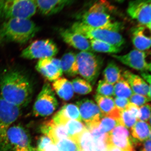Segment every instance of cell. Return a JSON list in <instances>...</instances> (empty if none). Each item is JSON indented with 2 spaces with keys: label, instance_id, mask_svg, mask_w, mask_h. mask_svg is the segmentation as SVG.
<instances>
[{
  "label": "cell",
  "instance_id": "1",
  "mask_svg": "<svg viewBox=\"0 0 151 151\" xmlns=\"http://www.w3.org/2000/svg\"><path fill=\"white\" fill-rule=\"evenodd\" d=\"M0 90L3 99L21 108L30 102L33 86L29 77L22 71L10 69L0 75Z\"/></svg>",
  "mask_w": 151,
  "mask_h": 151
},
{
  "label": "cell",
  "instance_id": "2",
  "mask_svg": "<svg viewBox=\"0 0 151 151\" xmlns=\"http://www.w3.org/2000/svg\"><path fill=\"white\" fill-rule=\"evenodd\" d=\"M39 30L40 27L30 19L14 18L7 20L0 24V43H26Z\"/></svg>",
  "mask_w": 151,
  "mask_h": 151
},
{
  "label": "cell",
  "instance_id": "3",
  "mask_svg": "<svg viewBox=\"0 0 151 151\" xmlns=\"http://www.w3.org/2000/svg\"><path fill=\"white\" fill-rule=\"evenodd\" d=\"M107 6L101 1L95 3L81 14L79 22L91 27L119 32L122 24L113 20Z\"/></svg>",
  "mask_w": 151,
  "mask_h": 151
},
{
  "label": "cell",
  "instance_id": "4",
  "mask_svg": "<svg viewBox=\"0 0 151 151\" xmlns=\"http://www.w3.org/2000/svg\"><path fill=\"white\" fill-rule=\"evenodd\" d=\"M77 75L94 85L103 66V60L92 51H81L76 54Z\"/></svg>",
  "mask_w": 151,
  "mask_h": 151
},
{
  "label": "cell",
  "instance_id": "5",
  "mask_svg": "<svg viewBox=\"0 0 151 151\" xmlns=\"http://www.w3.org/2000/svg\"><path fill=\"white\" fill-rule=\"evenodd\" d=\"M37 10L35 0L17 1L0 0V20L30 19Z\"/></svg>",
  "mask_w": 151,
  "mask_h": 151
},
{
  "label": "cell",
  "instance_id": "6",
  "mask_svg": "<svg viewBox=\"0 0 151 151\" xmlns=\"http://www.w3.org/2000/svg\"><path fill=\"white\" fill-rule=\"evenodd\" d=\"M70 29L89 40L101 41L119 47H122L125 43L124 38L119 32L91 27L80 22L74 23Z\"/></svg>",
  "mask_w": 151,
  "mask_h": 151
},
{
  "label": "cell",
  "instance_id": "7",
  "mask_svg": "<svg viewBox=\"0 0 151 151\" xmlns=\"http://www.w3.org/2000/svg\"><path fill=\"white\" fill-rule=\"evenodd\" d=\"M21 114L20 108L6 101L0 95V151H10L7 132Z\"/></svg>",
  "mask_w": 151,
  "mask_h": 151
},
{
  "label": "cell",
  "instance_id": "8",
  "mask_svg": "<svg viewBox=\"0 0 151 151\" xmlns=\"http://www.w3.org/2000/svg\"><path fill=\"white\" fill-rule=\"evenodd\" d=\"M58 106V102L53 89L49 83H45L34 105V115L36 117L50 116L56 110Z\"/></svg>",
  "mask_w": 151,
  "mask_h": 151
},
{
  "label": "cell",
  "instance_id": "9",
  "mask_svg": "<svg viewBox=\"0 0 151 151\" xmlns=\"http://www.w3.org/2000/svg\"><path fill=\"white\" fill-rule=\"evenodd\" d=\"M58 47L53 40L44 39L36 40L24 49L21 56L27 59L52 58L58 52Z\"/></svg>",
  "mask_w": 151,
  "mask_h": 151
},
{
  "label": "cell",
  "instance_id": "10",
  "mask_svg": "<svg viewBox=\"0 0 151 151\" xmlns=\"http://www.w3.org/2000/svg\"><path fill=\"white\" fill-rule=\"evenodd\" d=\"M7 135L10 151H32L29 133L22 126H11Z\"/></svg>",
  "mask_w": 151,
  "mask_h": 151
},
{
  "label": "cell",
  "instance_id": "11",
  "mask_svg": "<svg viewBox=\"0 0 151 151\" xmlns=\"http://www.w3.org/2000/svg\"><path fill=\"white\" fill-rule=\"evenodd\" d=\"M81 121L86 124V129L99 126L103 117L100 108L93 100L84 98L76 102Z\"/></svg>",
  "mask_w": 151,
  "mask_h": 151
},
{
  "label": "cell",
  "instance_id": "12",
  "mask_svg": "<svg viewBox=\"0 0 151 151\" xmlns=\"http://www.w3.org/2000/svg\"><path fill=\"white\" fill-rule=\"evenodd\" d=\"M148 54V52L134 49L124 55L113 54L112 56L131 68L142 72H148L151 70L150 63L147 60Z\"/></svg>",
  "mask_w": 151,
  "mask_h": 151
},
{
  "label": "cell",
  "instance_id": "13",
  "mask_svg": "<svg viewBox=\"0 0 151 151\" xmlns=\"http://www.w3.org/2000/svg\"><path fill=\"white\" fill-rule=\"evenodd\" d=\"M127 13L140 25L151 30V0H133L129 3Z\"/></svg>",
  "mask_w": 151,
  "mask_h": 151
},
{
  "label": "cell",
  "instance_id": "14",
  "mask_svg": "<svg viewBox=\"0 0 151 151\" xmlns=\"http://www.w3.org/2000/svg\"><path fill=\"white\" fill-rule=\"evenodd\" d=\"M35 68L42 76L50 81L60 78L63 73L60 60L53 57L39 59Z\"/></svg>",
  "mask_w": 151,
  "mask_h": 151
},
{
  "label": "cell",
  "instance_id": "15",
  "mask_svg": "<svg viewBox=\"0 0 151 151\" xmlns=\"http://www.w3.org/2000/svg\"><path fill=\"white\" fill-rule=\"evenodd\" d=\"M60 35L64 42L73 48L81 51H92L88 39L70 29H62Z\"/></svg>",
  "mask_w": 151,
  "mask_h": 151
},
{
  "label": "cell",
  "instance_id": "16",
  "mask_svg": "<svg viewBox=\"0 0 151 151\" xmlns=\"http://www.w3.org/2000/svg\"><path fill=\"white\" fill-rule=\"evenodd\" d=\"M75 0H35L37 10L43 15L50 16L62 11Z\"/></svg>",
  "mask_w": 151,
  "mask_h": 151
},
{
  "label": "cell",
  "instance_id": "17",
  "mask_svg": "<svg viewBox=\"0 0 151 151\" xmlns=\"http://www.w3.org/2000/svg\"><path fill=\"white\" fill-rule=\"evenodd\" d=\"M40 129L42 134L48 137L55 145L60 139L69 138L64 125L55 124L52 119L44 122Z\"/></svg>",
  "mask_w": 151,
  "mask_h": 151
},
{
  "label": "cell",
  "instance_id": "18",
  "mask_svg": "<svg viewBox=\"0 0 151 151\" xmlns=\"http://www.w3.org/2000/svg\"><path fill=\"white\" fill-rule=\"evenodd\" d=\"M122 76L129 84L134 93L151 98V85L148 84L142 77L128 70L124 71Z\"/></svg>",
  "mask_w": 151,
  "mask_h": 151
},
{
  "label": "cell",
  "instance_id": "19",
  "mask_svg": "<svg viewBox=\"0 0 151 151\" xmlns=\"http://www.w3.org/2000/svg\"><path fill=\"white\" fill-rule=\"evenodd\" d=\"M94 100L100 108L103 117L108 116L116 119L119 122L121 111L116 108L114 99L111 97H106L96 94Z\"/></svg>",
  "mask_w": 151,
  "mask_h": 151
},
{
  "label": "cell",
  "instance_id": "20",
  "mask_svg": "<svg viewBox=\"0 0 151 151\" xmlns=\"http://www.w3.org/2000/svg\"><path fill=\"white\" fill-rule=\"evenodd\" d=\"M150 29L145 27L139 25L134 28L132 31V43L136 49L140 51H147L150 48V35H148Z\"/></svg>",
  "mask_w": 151,
  "mask_h": 151
},
{
  "label": "cell",
  "instance_id": "21",
  "mask_svg": "<svg viewBox=\"0 0 151 151\" xmlns=\"http://www.w3.org/2000/svg\"><path fill=\"white\" fill-rule=\"evenodd\" d=\"M52 119L55 124L63 125H65L69 120L81 122L78 107L73 104H67L63 105Z\"/></svg>",
  "mask_w": 151,
  "mask_h": 151
},
{
  "label": "cell",
  "instance_id": "22",
  "mask_svg": "<svg viewBox=\"0 0 151 151\" xmlns=\"http://www.w3.org/2000/svg\"><path fill=\"white\" fill-rule=\"evenodd\" d=\"M52 86V89L62 100L68 101L73 97L74 91L72 84L67 78H58L53 81Z\"/></svg>",
  "mask_w": 151,
  "mask_h": 151
},
{
  "label": "cell",
  "instance_id": "23",
  "mask_svg": "<svg viewBox=\"0 0 151 151\" xmlns=\"http://www.w3.org/2000/svg\"><path fill=\"white\" fill-rule=\"evenodd\" d=\"M63 73L68 76L77 75L76 63V54L69 52L63 55L60 60Z\"/></svg>",
  "mask_w": 151,
  "mask_h": 151
},
{
  "label": "cell",
  "instance_id": "24",
  "mask_svg": "<svg viewBox=\"0 0 151 151\" xmlns=\"http://www.w3.org/2000/svg\"><path fill=\"white\" fill-rule=\"evenodd\" d=\"M133 137L139 142L150 139V126L146 122L138 121L131 129Z\"/></svg>",
  "mask_w": 151,
  "mask_h": 151
},
{
  "label": "cell",
  "instance_id": "25",
  "mask_svg": "<svg viewBox=\"0 0 151 151\" xmlns=\"http://www.w3.org/2000/svg\"><path fill=\"white\" fill-rule=\"evenodd\" d=\"M104 80L114 85L122 77V70L113 61L108 63L103 70Z\"/></svg>",
  "mask_w": 151,
  "mask_h": 151
},
{
  "label": "cell",
  "instance_id": "26",
  "mask_svg": "<svg viewBox=\"0 0 151 151\" xmlns=\"http://www.w3.org/2000/svg\"><path fill=\"white\" fill-rule=\"evenodd\" d=\"M69 138L76 141L77 138L84 132L86 129V126L80 121L69 120L64 125Z\"/></svg>",
  "mask_w": 151,
  "mask_h": 151
},
{
  "label": "cell",
  "instance_id": "27",
  "mask_svg": "<svg viewBox=\"0 0 151 151\" xmlns=\"http://www.w3.org/2000/svg\"><path fill=\"white\" fill-rule=\"evenodd\" d=\"M89 40L92 51L116 54L119 53L122 50L121 47L115 46L105 42L96 40Z\"/></svg>",
  "mask_w": 151,
  "mask_h": 151
},
{
  "label": "cell",
  "instance_id": "28",
  "mask_svg": "<svg viewBox=\"0 0 151 151\" xmlns=\"http://www.w3.org/2000/svg\"><path fill=\"white\" fill-rule=\"evenodd\" d=\"M114 96L119 98L129 99L134 93L129 84L122 76L114 84Z\"/></svg>",
  "mask_w": 151,
  "mask_h": 151
},
{
  "label": "cell",
  "instance_id": "29",
  "mask_svg": "<svg viewBox=\"0 0 151 151\" xmlns=\"http://www.w3.org/2000/svg\"><path fill=\"white\" fill-rule=\"evenodd\" d=\"M80 151H97L94 140L88 130L86 129L76 139Z\"/></svg>",
  "mask_w": 151,
  "mask_h": 151
},
{
  "label": "cell",
  "instance_id": "30",
  "mask_svg": "<svg viewBox=\"0 0 151 151\" xmlns=\"http://www.w3.org/2000/svg\"><path fill=\"white\" fill-rule=\"evenodd\" d=\"M71 82L73 91L77 94L85 95L92 92V85L83 78L76 77Z\"/></svg>",
  "mask_w": 151,
  "mask_h": 151
},
{
  "label": "cell",
  "instance_id": "31",
  "mask_svg": "<svg viewBox=\"0 0 151 151\" xmlns=\"http://www.w3.org/2000/svg\"><path fill=\"white\" fill-rule=\"evenodd\" d=\"M60 151H80L78 144L70 138H65L55 144Z\"/></svg>",
  "mask_w": 151,
  "mask_h": 151
},
{
  "label": "cell",
  "instance_id": "32",
  "mask_svg": "<svg viewBox=\"0 0 151 151\" xmlns=\"http://www.w3.org/2000/svg\"><path fill=\"white\" fill-rule=\"evenodd\" d=\"M100 121L99 130L102 133H109L118 125H120L119 122L112 117L104 116Z\"/></svg>",
  "mask_w": 151,
  "mask_h": 151
},
{
  "label": "cell",
  "instance_id": "33",
  "mask_svg": "<svg viewBox=\"0 0 151 151\" xmlns=\"http://www.w3.org/2000/svg\"><path fill=\"white\" fill-rule=\"evenodd\" d=\"M97 94L106 97L114 96V85L110 84L105 80H100L97 85Z\"/></svg>",
  "mask_w": 151,
  "mask_h": 151
},
{
  "label": "cell",
  "instance_id": "34",
  "mask_svg": "<svg viewBox=\"0 0 151 151\" xmlns=\"http://www.w3.org/2000/svg\"><path fill=\"white\" fill-rule=\"evenodd\" d=\"M138 120L129 111H121L119 123L120 125L128 129H132Z\"/></svg>",
  "mask_w": 151,
  "mask_h": 151
},
{
  "label": "cell",
  "instance_id": "35",
  "mask_svg": "<svg viewBox=\"0 0 151 151\" xmlns=\"http://www.w3.org/2000/svg\"><path fill=\"white\" fill-rule=\"evenodd\" d=\"M108 134L112 137L117 138L126 139L131 137L128 130L126 127L121 125L116 126Z\"/></svg>",
  "mask_w": 151,
  "mask_h": 151
},
{
  "label": "cell",
  "instance_id": "36",
  "mask_svg": "<svg viewBox=\"0 0 151 151\" xmlns=\"http://www.w3.org/2000/svg\"><path fill=\"white\" fill-rule=\"evenodd\" d=\"M151 98L146 96L134 93L129 98L130 103L137 106H142L150 101Z\"/></svg>",
  "mask_w": 151,
  "mask_h": 151
},
{
  "label": "cell",
  "instance_id": "37",
  "mask_svg": "<svg viewBox=\"0 0 151 151\" xmlns=\"http://www.w3.org/2000/svg\"><path fill=\"white\" fill-rule=\"evenodd\" d=\"M151 106L150 104H146L139 108V119L143 122L150 121Z\"/></svg>",
  "mask_w": 151,
  "mask_h": 151
},
{
  "label": "cell",
  "instance_id": "38",
  "mask_svg": "<svg viewBox=\"0 0 151 151\" xmlns=\"http://www.w3.org/2000/svg\"><path fill=\"white\" fill-rule=\"evenodd\" d=\"M53 144L51 139L46 135H42L39 138L36 149L38 151H44L47 146Z\"/></svg>",
  "mask_w": 151,
  "mask_h": 151
},
{
  "label": "cell",
  "instance_id": "39",
  "mask_svg": "<svg viewBox=\"0 0 151 151\" xmlns=\"http://www.w3.org/2000/svg\"><path fill=\"white\" fill-rule=\"evenodd\" d=\"M114 102L116 108L121 111L126 110L130 103L129 99L117 97H115Z\"/></svg>",
  "mask_w": 151,
  "mask_h": 151
},
{
  "label": "cell",
  "instance_id": "40",
  "mask_svg": "<svg viewBox=\"0 0 151 151\" xmlns=\"http://www.w3.org/2000/svg\"><path fill=\"white\" fill-rule=\"evenodd\" d=\"M126 110L129 111L137 120H138L139 115V107L134 104L130 103Z\"/></svg>",
  "mask_w": 151,
  "mask_h": 151
},
{
  "label": "cell",
  "instance_id": "41",
  "mask_svg": "<svg viewBox=\"0 0 151 151\" xmlns=\"http://www.w3.org/2000/svg\"><path fill=\"white\" fill-rule=\"evenodd\" d=\"M141 151H151L150 139H148L145 141L143 145V148Z\"/></svg>",
  "mask_w": 151,
  "mask_h": 151
},
{
  "label": "cell",
  "instance_id": "42",
  "mask_svg": "<svg viewBox=\"0 0 151 151\" xmlns=\"http://www.w3.org/2000/svg\"><path fill=\"white\" fill-rule=\"evenodd\" d=\"M141 75L143 77V79L149 84L150 85L151 84V75L149 74L148 72H142Z\"/></svg>",
  "mask_w": 151,
  "mask_h": 151
},
{
  "label": "cell",
  "instance_id": "43",
  "mask_svg": "<svg viewBox=\"0 0 151 151\" xmlns=\"http://www.w3.org/2000/svg\"><path fill=\"white\" fill-rule=\"evenodd\" d=\"M134 150H123V149L119 148L115 146L109 145L107 147L106 151H133Z\"/></svg>",
  "mask_w": 151,
  "mask_h": 151
},
{
  "label": "cell",
  "instance_id": "44",
  "mask_svg": "<svg viewBox=\"0 0 151 151\" xmlns=\"http://www.w3.org/2000/svg\"><path fill=\"white\" fill-rule=\"evenodd\" d=\"M44 151H60L56 145L54 144H51L49 145L45 149Z\"/></svg>",
  "mask_w": 151,
  "mask_h": 151
},
{
  "label": "cell",
  "instance_id": "45",
  "mask_svg": "<svg viewBox=\"0 0 151 151\" xmlns=\"http://www.w3.org/2000/svg\"><path fill=\"white\" fill-rule=\"evenodd\" d=\"M115 1H116L118 2L122 3L124 1H126V0H115Z\"/></svg>",
  "mask_w": 151,
  "mask_h": 151
},
{
  "label": "cell",
  "instance_id": "46",
  "mask_svg": "<svg viewBox=\"0 0 151 151\" xmlns=\"http://www.w3.org/2000/svg\"><path fill=\"white\" fill-rule=\"evenodd\" d=\"M32 151H38L36 149V148H33Z\"/></svg>",
  "mask_w": 151,
  "mask_h": 151
},
{
  "label": "cell",
  "instance_id": "47",
  "mask_svg": "<svg viewBox=\"0 0 151 151\" xmlns=\"http://www.w3.org/2000/svg\"><path fill=\"white\" fill-rule=\"evenodd\" d=\"M13 1H26V0H13Z\"/></svg>",
  "mask_w": 151,
  "mask_h": 151
}]
</instances>
